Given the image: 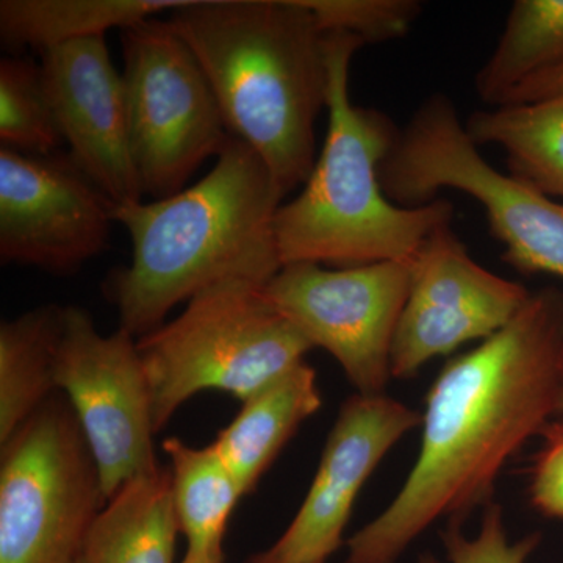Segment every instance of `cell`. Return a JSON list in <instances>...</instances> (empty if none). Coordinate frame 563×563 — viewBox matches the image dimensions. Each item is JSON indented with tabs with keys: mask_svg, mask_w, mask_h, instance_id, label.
<instances>
[{
	"mask_svg": "<svg viewBox=\"0 0 563 563\" xmlns=\"http://www.w3.org/2000/svg\"><path fill=\"white\" fill-rule=\"evenodd\" d=\"M410 287V262L350 268L282 266L266 284L273 306L342 366L358 395H384L391 347Z\"/></svg>",
	"mask_w": 563,
	"mask_h": 563,
	"instance_id": "obj_9",
	"label": "cell"
},
{
	"mask_svg": "<svg viewBox=\"0 0 563 563\" xmlns=\"http://www.w3.org/2000/svg\"><path fill=\"white\" fill-rule=\"evenodd\" d=\"M168 21L201 63L228 131L261 155L285 198L317 162L328 109L325 33L303 0H185Z\"/></svg>",
	"mask_w": 563,
	"mask_h": 563,
	"instance_id": "obj_3",
	"label": "cell"
},
{
	"mask_svg": "<svg viewBox=\"0 0 563 563\" xmlns=\"http://www.w3.org/2000/svg\"><path fill=\"white\" fill-rule=\"evenodd\" d=\"M107 504L63 393L0 444V563H74Z\"/></svg>",
	"mask_w": 563,
	"mask_h": 563,
	"instance_id": "obj_7",
	"label": "cell"
},
{
	"mask_svg": "<svg viewBox=\"0 0 563 563\" xmlns=\"http://www.w3.org/2000/svg\"><path fill=\"white\" fill-rule=\"evenodd\" d=\"M169 459L174 510L190 551H222L225 528L242 488L213 443L196 448L172 437L162 444Z\"/></svg>",
	"mask_w": 563,
	"mask_h": 563,
	"instance_id": "obj_20",
	"label": "cell"
},
{
	"mask_svg": "<svg viewBox=\"0 0 563 563\" xmlns=\"http://www.w3.org/2000/svg\"><path fill=\"white\" fill-rule=\"evenodd\" d=\"M0 143L29 155L55 154L63 144L41 68L24 58L0 60Z\"/></svg>",
	"mask_w": 563,
	"mask_h": 563,
	"instance_id": "obj_22",
	"label": "cell"
},
{
	"mask_svg": "<svg viewBox=\"0 0 563 563\" xmlns=\"http://www.w3.org/2000/svg\"><path fill=\"white\" fill-rule=\"evenodd\" d=\"M122 85L133 163L144 196L185 190L232 139L201 63L161 16L121 31Z\"/></svg>",
	"mask_w": 563,
	"mask_h": 563,
	"instance_id": "obj_8",
	"label": "cell"
},
{
	"mask_svg": "<svg viewBox=\"0 0 563 563\" xmlns=\"http://www.w3.org/2000/svg\"><path fill=\"white\" fill-rule=\"evenodd\" d=\"M40 68L70 161L114 207L143 201L129 140L124 85L106 36L41 52Z\"/></svg>",
	"mask_w": 563,
	"mask_h": 563,
	"instance_id": "obj_14",
	"label": "cell"
},
{
	"mask_svg": "<svg viewBox=\"0 0 563 563\" xmlns=\"http://www.w3.org/2000/svg\"><path fill=\"white\" fill-rule=\"evenodd\" d=\"M362 46L351 33H325L328 133L301 192L274 218L282 266L412 262L426 239L453 221L446 199L401 207L385 196L380 166L399 128L384 111L351 101V62Z\"/></svg>",
	"mask_w": 563,
	"mask_h": 563,
	"instance_id": "obj_4",
	"label": "cell"
},
{
	"mask_svg": "<svg viewBox=\"0 0 563 563\" xmlns=\"http://www.w3.org/2000/svg\"><path fill=\"white\" fill-rule=\"evenodd\" d=\"M65 307L46 303L0 324V444L57 393Z\"/></svg>",
	"mask_w": 563,
	"mask_h": 563,
	"instance_id": "obj_18",
	"label": "cell"
},
{
	"mask_svg": "<svg viewBox=\"0 0 563 563\" xmlns=\"http://www.w3.org/2000/svg\"><path fill=\"white\" fill-rule=\"evenodd\" d=\"M380 181L401 207L435 201L442 190L465 192L483 206L507 265L563 279V203L485 161L450 96L433 92L399 129Z\"/></svg>",
	"mask_w": 563,
	"mask_h": 563,
	"instance_id": "obj_6",
	"label": "cell"
},
{
	"mask_svg": "<svg viewBox=\"0 0 563 563\" xmlns=\"http://www.w3.org/2000/svg\"><path fill=\"white\" fill-rule=\"evenodd\" d=\"M483 520L473 537L463 532L462 523L451 521L440 532L444 553L450 563H526L539 548L542 536L529 533L510 542L504 525L501 506L496 503L484 507ZM418 563H440L435 555L424 553Z\"/></svg>",
	"mask_w": 563,
	"mask_h": 563,
	"instance_id": "obj_24",
	"label": "cell"
},
{
	"mask_svg": "<svg viewBox=\"0 0 563 563\" xmlns=\"http://www.w3.org/2000/svg\"><path fill=\"white\" fill-rule=\"evenodd\" d=\"M539 435L542 444L529 472V501L544 517L563 520V420H551Z\"/></svg>",
	"mask_w": 563,
	"mask_h": 563,
	"instance_id": "obj_25",
	"label": "cell"
},
{
	"mask_svg": "<svg viewBox=\"0 0 563 563\" xmlns=\"http://www.w3.org/2000/svg\"><path fill=\"white\" fill-rule=\"evenodd\" d=\"M477 146H498L507 173L563 203V98L474 111L465 121Z\"/></svg>",
	"mask_w": 563,
	"mask_h": 563,
	"instance_id": "obj_19",
	"label": "cell"
},
{
	"mask_svg": "<svg viewBox=\"0 0 563 563\" xmlns=\"http://www.w3.org/2000/svg\"><path fill=\"white\" fill-rule=\"evenodd\" d=\"M563 65V0H517L474 77L481 101L499 107L523 81Z\"/></svg>",
	"mask_w": 563,
	"mask_h": 563,
	"instance_id": "obj_21",
	"label": "cell"
},
{
	"mask_svg": "<svg viewBox=\"0 0 563 563\" xmlns=\"http://www.w3.org/2000/svg\"><path fill=\"white\" fill-rule=\"evenodd\" d=\"M421 413L388 395L343 402L329 433L306 499L279 539L244 563H325L343 547V533L363 485Z\"/></svg>",
	"mask_w": 563,
	"mask_h": 563,
	"instance_id": "obj_13",
	"label": "cell"
},
{
	"mask_svg": "<svg viewBox=\"0 0 563 563\" xmlns=\"http://www.w3.org/2000/svg\"><path fill=\"white\" fill-rule=\"evenodd\" d=\"M322 406L317 372L307 362L244 399L213 444L243 495H251L299 428Z\"/></svg>",
	"mask_w": 563,
	"mask_h": 563,
	"instance_id": "obj_15",
	"label": "cell"
},
{
	"mask_svg": "<svg viewBox=\"0 0 563 563\" xmlns=\"http://www.w3.org/2000/svg\"><path fill=\"white\" fill-rule=\"evenodd\" d=\"M181 563H224L222 551H210V553H198V551L187 550Z\"/></svg>",
	"mask_w": 563,
	"mask_h": 563,
	"instance_id": "obj_27",
	"label": "cell"
},
{
	"mask_svg": "<svg viewBox=\"0 0 563 563\" xmlns=\"http://www.w3.org/2000/svg\"><path fill=\"white\" fill-rule=\"evenodd\" d=\"M179 533L172 476L161 465L111 496L74 563H174Z\"/></svg>",
	"mask_w": 563,
	"mask_h": 563,
	"instance_id": "obj_16",
	"label": "cell"
},
{
	"mask_svg": "<svg viewBox=\"0 0 563 563\" xmlns=\"http://www.w3.org/2000/svg\"><path fill=\"white\" fill-rule=\"evenodd\" d=\"M114 203L69 155L0 147V262L70 276L109 247Z\"/></svg>",
	"mask_w": 563,
	"mask_h": 563,
	"instance_id": "obj_12",
	"label": "cell"
},
{
	"mask_svg": "<svg viewBox=\"0 0 563 563\" xmlns=\"http://www.w3.org/2000/svg\"><path fill=\"white\" fill-rule=\"evenodd\" d=\"M284 192L251 146L232 139L211 172L169 198L114 207L132 261L103 282L120 328L136 340L169 312L233 277L268 284L282 265L274 218Z\"/></svg>",
	"mask_w": 563,
	"mask_h": 563,
	"instance_id": "obj_2",
	"label": "cell"
},
{
	"mask_svg": "<svg viewBox=\"0 0 563 563\" xmlns=\"http://www.w3.org/2000/svg\"><path fill=\"white\" fill-rule=\"evenodd\" d=\"M563 291L532 292L503 331L451 358L426 396L401 490L346 542L343 563H398L437 521L487 507L504 466L555 417Z\"/></svg>",
	"mask_w": 563,
	"mask_h": 563,
	"instance_id": "obj_1",
	"label": "cell"
},
{
	"mask_svg": "<svg viewBox=\"0 0 563 563\" xmlns=\"http://www.w3.org/2000/svg\"><path fill=\"white\" fill-rule=\"evenodd\" d=\"M55 383L98 463L107 501L133 477L162 465L154 450L150 383L135 336L121 328L102 335L87 310L66 306Z\"/></svg>",
	"mask_w": 563,
	"mask_h": 563,
	"instance_id": "obj_10",
	"label": "cell"
},
{
	"mask_svg": "<svg viewBox=\"0 0 563 563\" xmlns=\"http://www.w3.org/2000/svg\"><path fill=\"white\" fill-rule=\"evenodd\" d=\"M555 98H563V65L523 81L517 90L507 96L501 106H517V103H532Z\"/></svg>",
	"mask_w": 563,
	"mask_h": 563,
	"instance_id": "obj_26",
	"label": "cell"
},
{
	"mask_svg": "<svg viewBox=\"0 0 563 563\" xmlns=\"http://www.w3.org/2000/svg\"><path fill=\"white\" fill-rule=\"evenodd\" d=\"M139 350L158 433L192 396L218 390L243 402L313 347L269 301L266 284L233 277L199 292Z\"/></svg>",
	"mask_w": 563,
	"mask_h": 563,
	"instance_id": "obj_5",
	"label": "cell"
},
{
	"mask_svg": "<svg viewBox=\"0 0 563 563\" xmlns=\"http://www.w3.org/2000/svg\"><path fill=\"white\" fill-rule=\"evenodd\" d=\"M563 415V352L561 358V372H559L558 402H555V417Z\"/></svg>",
	"mask_w": 563,
	"mask_h": 563,
	"instance_id": "obj_28",
	"label": "cell"
},
{
	"mask_svg": "<svg viewBox=\"0 0 563 563\" xmlns=\"http://www.w3.org/2000/svg\"><path fill=\"white\" fill-rule=\"evenodd\" d=\"M322 32H346L365 44L404 38L422 13L418 0H303Z\"/></svg>",
	"mask_w": 563,
	"mask_h": 563,
	"instance_id": "obj_23",
	"label": "cell"
},
{
	"mask_svg": "<svg viewBox=\"0 0 563 563\" xmlns=\"http://www.w3.org/2000/svg\"><path fill=\"white\" fill-rule=\"evenodd\" d=\"M185 0H2L0 38L11 51L40 52L101 38L110 29L132 27L150 18L172 13Z\"/></svg>",
	"mask_w": 563,
	"mask_h": 563,
	"instance_id": "obj_17",
	"label": "cell"
},
{
	"mask_svg": "<svg viewBox=\"0 0 563 563\" xmlns=\"http://www.w3.org/2000/svg\"><path fill=\"white\" fill-rule=\"evenodd\" d=\"M532 292L474 261L450 224L410 262V287L391 347V377L410 379L463 344L487 340L521 312Z\"/></svg>",
	"mask_w": 563,
	"mask_h": 563,
	"instance_id": "obj_11",
	"label": "cell"
}]
</instances>
